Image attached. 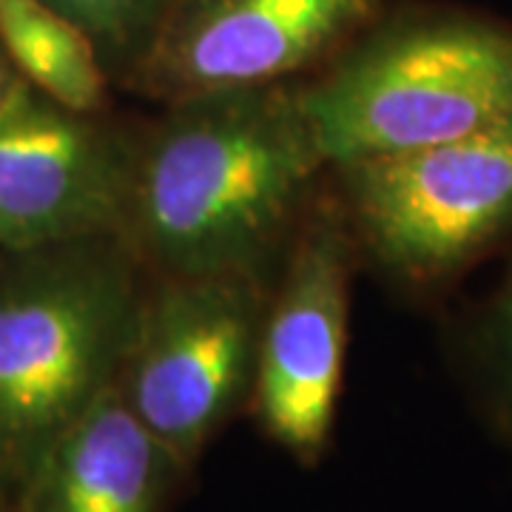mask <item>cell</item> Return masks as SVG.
I'll list each match as a JSON object with an SVG mask.
<instances>
[{"label":"cell","instance_id":"obj_2","mask_svg":"<svg viewBox=\"0 0 512 512\" xmlns=\"http://www.w3.org/2000/svg\"><path fill=\"white\" fill-rule=\"evenodd\" d=\"M126 256L103 237L0 259V490L37 467L109 387L140 316Z\"/></svg>","mask_w":512,"mask_h":512},{"label":"cell","instance_id":"obj_8","mask_svg":"<svg viewBox=\"0 0 512 512\" xmlns=\"http://www.w3.org/2000/svg\"><path fill=\"white\" fill-rule=\"evenodd\" d=\"M348 251L333 225L296 248L285 288L259 333L256 393L268 433L311 458L328 439L345 356Z\"/></svg>","mask_w":512,"mask_h":512},{"label":"cell","instance_id":"obj_11","mask_svg":"<svg viewBox=\"0 0 512 512\" xmlns=\"http://www.w3.org/2000/svg\"><path fill=\"white\" fill-rule=\"evenodd\" d=\"M83 26L97 46L128 49L154 35L180 0H46Z\"/></svg>","mask_w":512,"mask_h":512},{"label":"cell","instance_id":"obj_12","mask_svg":"<svg viewBox=\"0 0 512 512\" xmlns=\"http://www.w3.org/2000/svg\"><path fill=\"white\" fill-rule=\"evenodd\" d=\"M495 359H498V379H501V396L512 416V288L504 296V305L495 322Z\"/></svg>","mask_w":512,"mask_h":512},{"label":"cell","instance_id":"obj_10","mask_svg":"<svg viewBox=\"0 0 512 512\" xmlns=\"http://www.w3.org/2000/svg\"><path fill=\"white\" fill-rule=\"evenodd\" d=\"M0 52L20 80L80 114L106 97L94 37L46 0H0Z\"/></svg>","mask_w":512,"mask_h":512},{"label":"cell","instance_id":"obj_1","mask_svg":"<svg viewBox=\"0 0 512 512\" xmlns=\"http://www.w3.org/2000/svg\"><path fill=\"white\" fill-rule=\"evenodd\" d=\"M322 163L302 92L185 94L137 154L126 220L174 276L248 274Z\"/></svg>","mask_w":512,"mask_h":512},{"label":"cell","instance_id":"obj_9","mask_svg":"<svg viewBox=\"0 0 512 512\" xmlns=\"http://www.w3.org/2000/svg\"><path fill=\"white\" fill-rule=\"evenodd\" d=\"M168 458L114 379L57 439L15 512H154Z\"/></svg>","mask_w":512,"mask_h":512},{"label":"cell","instance_id":"obj_14","mask_svg":"<svg viewBox=\"0 0 512 512\" xmlns=\"http://www.w3.org/2000/svg\"><path fill=\"white\" fill-rule=\"evenodd\" d=\"M0 512H15V504L9 501V495L0 490Z\"/></svg>","mask_w":512,"mask_h":512},{"label":"cell","instance_id":"obj_3","mask_svg":"<svg viewBox=\"0 0 512 512\" xmlns=\"http://www.w3.org/2000/svg\"><path fill=\"white\" fill-rule=\"evenodd\" d=\"M325 163L439 146L512 114V35L421 20L373 37L302 92Z\"/></svg>","mask_w":512,"mask_h":512},{"label":"cell","instance_id":"obj_4","mask_svg":"<svg viewBox=\"0 0 512 512\" xmlns=\"http://www.w3.org/2000/svg\"><path fill=\"white\" fill-rule=\"evenodd\" d=\"M259 308L248 274L177 276L140 308L117 384L168 456H194L242 396Z\"/></svg>","mask_w":512,"mask_h":512},{"label":"cell","instance_id":"obj_5","mask_svg":"<svg viewBox=\"0 0 512 512\" xmlns=\"http://www.w3.org/2000/svg\"><path fill=\"white\" fill-rule=\"evenodd\" d=\"M342 174L384 265L444 274L512 225V114L439 146L356 160Z\"/></svg>","mask_w":512,"mask_h":512},{"label":"cell","instance_id":"obj_13","mask_svg":"<svg viewBox=\"0 0 512 512\" xmlns=\"http://www.w3.org/2000/svg\"><path fill=\"white\" fill-rule=\"evenodd\" d=\"M15 80H18V74H15V69L9 66L6 55L0 52V103H3V97L9 94V89L15 86Z\"/></svg>","mask_w":512,"mask_h":512},{"label":"cell","instance_id":"obj_15","mask_svg":"<svg viewBox=\"0 0 512 512\" xmlns=\"http://www.w3.org/2000/svg\"><path fill=\"white\" fill-rule=\"evenodd\" d=\"M0 259H3V254H0Z\"/></svg>","mask_w":512,"mask_h":512},{"label":"cell","instance_id":"obj_6","mask_svg":"<svg viewBox=\"0 0 512 512\" xmlns=\"http://www.w3.org/2000/svg\"><path fill=\"white\" fill-rule=\"evenodd\" d=\"M137 151L26 80L0 103V254L109 237L128 217Z\"/></svg>","mask_w":512,"mask_h":512},{"label":"cell","instance_id":"obj_7","mask_svg":"<svg viewBox=\"0 0 512 512\" xmlns=\"http://www.w3.org/2000/svg\"><path fill=\"white\" fill-rule=\"evenodd\" d=\"M373 0H183L151 37L146 80L174 94L265 86L367 20Z\"/></svg>","mask_w":512,"mask_h":512}]
</instances>
